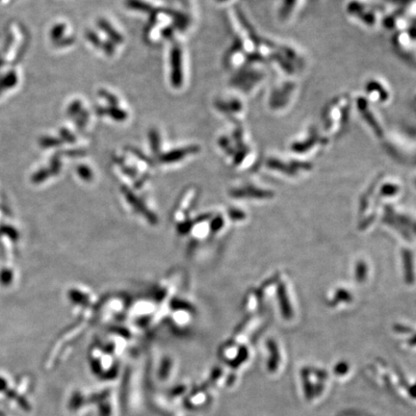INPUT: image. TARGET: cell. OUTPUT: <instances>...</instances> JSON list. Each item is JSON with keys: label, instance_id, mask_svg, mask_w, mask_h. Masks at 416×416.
I'll return each instance as SVG.
<instances>
[{"label": "cell", "instance_id": "15", "mask_svg": "<svg viewBox=\"0 0 416 416\" xmlns=\"http://www.w3.org/2000/svg\"><path fill=\"white\" fill-rule=\"evenodd\" d=\"M67 409L78 415H82L88 412L91 409L90 394H87L80 389L72 392L71 397H68L67 400Z\"/></svg>", "mask_w": 416, "mask_h": 416}, {"label": "cell", "instance_id": "9", "mask_svg": "<svg viewBox=\"0 0 416 416\" xmlns=\"http://www.w3.org/2000/svg\"><path fill=\"white\" fill-rule=\"evenodd\" d=\"M330 142L331 140L325 135L318 124L310 125L292 140L290 150L298 154H305L318 148L326 147Z\"/></svg>", "mask_w": 416, "mask_h": 416}, {"label": "cell", "instance_id": "7", "mask_svg": "<svg viewBox=\"0 0 416 416\" xmlns=\"http://www.w3.org/2000/svg\"><path fill=\"white\" fill-rule=\"evenodd\" d=\"M217 111L232 122L233 125L243 124L247 116V101L238 93L233 92L215 100Z\"/></svg>", "mask_w": 416, "mask_h": 416}, {"label": "cell", "instance_id": "5", "mask_svg": "<svg viewBox=\"0 0 416 416\" xmlns=\"http://www.w3.org/2000/svg\"><path fill=\"white\" fill-rule=\"evenodd\" d=\"M344 10L352 20L367 29H375L381 25L386 12L382 3L373 0H348Z\"/></svg>", "mask_w": 416, "mask_h": 416}, {"label": "cell", "instance_id": "18", "mask_svg": "<svg viewBox=\"0 0 416 416\" xmlns=\"http://www.w3.org/2000/svg\"><path fill=\"white\" fill-rule=\"evenodd\" d=\"M386 2L392 5L393 9L402 10L415 16V0H386Z\"/></svg>", "mask_w": 416, "mask_h": 416}, {"label": "cell", "instance_id": "2", "mask_svg": "<svg viewBox=\"0 0 416 416\" xmlns=\"http://www.w3.org/2000/svg\"><path fill=\"white\" fill-rule=\"evenodd\" d=\"M353 111L354 97L349 92L338 93L325 103L318 125L330 140L338 138L347 131Z\"/></svg>", "mask_w": 416, "mask_h": 416}, {"label": "cell", "instance_id": "6", "mask_svg": "<svg viewBox=\"0 0 416 416\" xmlns=\"http://www.w3.org/2000/svg\"><path fill=\"white\" fill-rule=\"evenodd\" d=\"M354 111L357 112L363 125L366 126L367 129L375 138L379 140L385 139L386 128L378 113V109L361 95H358L356 98L354 97Z\"/></svg>", "mask_w": 416, "mask_h": 416}, {"label": "cell", "instance_id": "3", "mask_svg": "<svg viewBox=\"0 0 416 416\" xmlns=\"http://www.w3.org/2000/svg\"><path fill=\"white\" fill-rule=\"evenodd\" d=\"M269 76L268 66L257 61H250L246 66L233 73L230 86L233 91L242 97H251L266 84Z\"/></svg>", "mask_w": 416, "mask_h": 416}, {"label": "cell", "instance_id": "8", "mask_svg": "<svg viewBox=\"0 0 416 416\" xmlns=\"http://www.w3.org/2000/svg\"><path fill=\"white\" fill-rule=\"evenodd\" d=\"M90 365L93 373L103 381H113L117 379L120 367L117 358L104 351L101 347H94L90 354Z\"/></svg>", "mask_w": 416, "mask_h": 416}, {"label": "cell", "instance_id": "13", "mask_svg": "<svg viewBox=\"0 0 416 416\" xmlns=\"http://www.w3.org/2000/svg\"><path fill=\"white\" fill-rule=\"evenodd\" d=\"M252 61L241 47L233 41L224 56L225 67L233 74Z\"/></svg>", "mask_w": 416, "mask_h": 416}, {"label": "cell", "instance_id": "21", "mask_svg": "<svg viewBox=\"0 0 416 416\" xmlns=\"http://www.w3.org/2000/svg\"><path fill=\"white\" fill-rule=\"evenodd\" d=\"M218 1H220V2H229V1H232V0H218Z\"/></svg>", "mask_w": 416, "mask_h": 416}, {"label": "cell", "instance_id": "17", "mask_svg": "<svg viewBox=\"0 0 416 416\" xmlns=\"http://www.w3.org/2000/svg\"><path fill=\"white\" fill-rule=\"evenodd\" d=\"M173 61H174V74H173V82L175 86L179 87L182 81L181 75V51L177 48L173 52Z\"/></svg>", "mask_w": 416, "mask_h": 416}, {"label": "cell", "instance_id": "19", "mask_svg": "<svg viewBox=\"0 0 416 416\" xmlns=\"http://www.w3.org/2000/svg\"><path fill=\"white\" fill-rule=\"evenodd\" d=\"M13 272L9 268H4L0 271V283L4 286H8L13 282Z\"/></svg>", "mask_w": 416, "mask_h": 416}, {"label": "cell", "instance_id": "16", "mask_svg": "<svg viewBox=\"0 0 416 416\" xmlns=\"http://www.w3.org/2000/svg\"><path fill=\"white\" fill-rule=\"evenodd\" d=\"M177 371L176 361L171 357H165L160 360L157 368V380L160 383H171L175 379Z\"/></svg>", "mask_w": 416, "mask_h": 416}, {"label": "cell", "instance_id": "4", "mask_svg": "<svg viewBox=\"0 0 416 416\" xmlns=\"http://www.w3.org/2000/svg\"><path fill=\"white\" fill-rule=\"evenodd\" d=\"M300 92L298 78L282 77L270 88L266 105L273 114H283L294 105Z\"/></svg>", "mask_w": 416, "mask_h": 416}, {"label": "cell", "instance_id": "10", "mask_svg": "<svg viewBox=\"0 0 416 416\" xmlns=\"http://www.w3.org/2000/svg\"><path fill=\"white\" fill-rule=\"evenodd\" d=\"M361 96L375 107L388 104L393 97L388 83L378 76H370L367 78L363 84Z\"/></svg>", "mask_w": 416, "mask_h": 416}, {"label": "cell", "instance_id": "20", "mask_svg": "<svg viewBox=\"0 0 416 416\" xmlns=\"http://www.w3.org/2000/svg\"><path fill=\"white\" fill-rule=\"evenodd\" d=\"M0 233L1 234H6L8 235L9 237L13 240V241H17L18 234H17V230L9 225H2L0 227Z\"/></svg>", "mask_w": 416, "mask_h": 416}, {"label": "cell", "instance_id": "11", "mask_svg": "<svg viewBox=\"0 0 416 416\" xmlns=\"http://www.w3.org/2000/svg\"><path fill=\"white\" fill-rule=\"evenodd\" d=\"M392 48L400 56L414 63L415 60V25L392 33Z\"/></svg>", "mask_w": 416, "mask_h": 416}, {"label": "cell", "instance_id": "14", "mask_svg": "<svg viewBox=\"0 0 416 416\" xmlns=\"http://www.w3.org/2000/svg\"><path fill=\"white\" fill-rule=\"evenodd\" d=\"M305 0H279L276 17L282 24H288L298 15Z\"/></svg>", "mask_w": 416, "mask_h": 416}, {"label": "cell", "instance_id": "12", "mask_svg": "<svg viewBox=\"0 0 416 416\" xmlns=\"http://www.w3.org/2000/svg\"><path fill=\"white\" fill-rule=\"evenodd\" d=\"M91 409L97 416H116V393L112 386L100 389L90 394Z\"/></svg>", "mask_w": 416, "mask_h": 416}, {"label": "cell", "instance_id": "1", "mask_svg": "<svg viewBox=\"0 0 416 416\" xmlns=\"http://www.w3.org/2000/svg\"><path fill=\"white\" fill-rule=\"evenodd\" d=\"M261 60L267 66H272L283 77H295L305 71L307 61L300 50L291 44L263 38Z\"/></svg>", "mask_w": 416, "mask_h": 416}]
</instances>
